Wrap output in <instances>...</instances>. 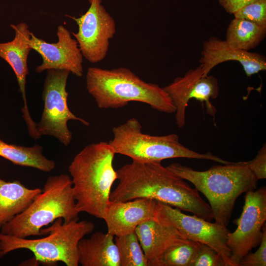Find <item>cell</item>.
Masks as SVG:
<instances>
[{
  "mask_svg": "<svg viewBox=\"0 0 266 266\" xmlns=\"http://www.w3.org/2000/svg\"><path fill=\"white\" fill-rule=\"evenodd\" d=\"M119 183L111 192V201L149 198L211 221L209 204L185 181L161 162L132 161L116 170Z\"/></svg>",
  "mask_w": 266,
  "mask_h": 266,
  "instance_id": "1",
  "label": "cell"
},
{
  "mask_svg": "<svg viewBox=\"0 0 266 266\" xmlns=\"http://www.w3.org/2000/svg\"><path fill=\"white\" fill-rule=\"evenodd\" d=\"M115 154L108 142L101 141L86 145L70 163L68 171L79 213L103 219L117 179L113 166Z\"/></svg>",
  "mask_w": 266,
  "mask_h": 266,
  "instance_id": "2",
  "label": "cell"
},
{
  "mask_svg": "<svg viewBox=\"0 0 266 266\" xmlns=\"http://www.w3.org/2000/svg\"><path fill=\"white\" fill-rule=\"evenodd\" d=\"M167 167L192 183L207 199L215 222L226 227L237 198L243 193L255 190L258 181L250 170L248 161L230 162L205 171L196 170L177 163Z\"/></svg>",
  "mask_w": 266,
  "mask_h": 266,
  "instance_id": "3",
  "label": "cell"
},
{
  "mask_svg": "<svg viewBox=\"0 0 266 266\" xmlns=\"http://www.w3.org/2000/svg\"><path fill=\"white\" fill-rule=\"evenodd\" d=\"M86 84L99 108H119L131 101H138L163 113L175 112L163 88L144 81L128 68L109 69L90 67L86 75Z\"/></svg>",
  "mask_w": 266,
  "mask_h": 266,
  "instance_id": "4",
  "label": "cell"
},
{
  "mask_svg": "<svg viewBox=\"0 0 266 266\" xmlns=\"http://www.w3.org/2000/svg\"><path fill=\"white\" fill-rule=\"evenodd\" d=\"M79 214L71 177L66 174L50 176L31 204L0 233L21 238L41 236V230L57 219L69 222L79 220Z\"/></svg>",
  "mask_w": 266,
  "mask_h": 266,
  "instance_id": "5",
  "label": "cell"
},
{
  "mask_svg": "<svg viewBox=\"0 0 266 266\" xmlns=\"http://www.w3.org/2000/svg\"><path fill=\"white\" fill-rule=\"evenodd\" d=\"M95 225L87 220L64 222L56 220L41 230L45 236L37 239L18 237L0 233V258L19 249H27L34 255V261L48 265L61 262L66 266L79 265L78 243L94 230Z\"/></svg>",
  "mask_w": 266,
  "mask_h": 266,
  "instance_id": "6",
  "label": "cell"
},
{
  "mask_svg": "<svg viewBox=\"0 0 266 266\" xmlns=\"http://www.w3.org/2000/svg\"><path fill=\"white\" fill-rule=\"evenodd\" d=\"M137 119L132 118L112 129L113 138L108 143L115 154L131 158L139 162H161L178 158L207 160L226 164L227 161L211 153H200L180 143L176 133L162 136L151 135L141 131Z\"/></svg>",
  "mask_w": 266,
  "mask_h": 266,
  "instance_id": "7",
  "label": "cell"
},
{
  "mask_svg": "<svg viewBox=\"0 0 266 266\" xmlns=\"http://www.w3.org/2000/svg\"><path fill=\"white\" fill-rule=\"evenodd\" d=\"M47 71L42 95L44 108L40 120L36 123V129L41 136L54 137L67 146L72 139V132L67 127V122L78 121L86 126L90 123L74 115L68 106L66 85L70 72L59 69Z\"/></svg>",
  "mask_w": 266,
  "mask_h": 266,
  "instance_id": "8",
  "label": "cell"
},
{
  "mask_svg": "<svg viewBox=\"0 0 266 266\" xmlns=\"http://www.w3.org/2000/svg\"><path fill=\"white\" fill-rule=\"evenodd\" d=\"M240 217L234 220L235 230L228 235L232 266H239L242 258L260 243L266 221V187L245 193Z\"/></svg>",
  "mask_w": 266,
  "mask_h": 266,
  "instance_id": "9",
  "label": "cell"
},
{
  "mask_svg": "<svg viewBox=\"0 0 266 266\" xmlns=\"http://www.w3.org/2000/svg\"><path fill=\"white\" fill-rule=\"evenodd\" d=\"M90 7L79 17L68 16L77 24V33H71L84 58L97 63L106 56L109 41L116 33L114 18L101 4V0H88Z\"/></svg>",
  "mask_w": 266,
  "mask_h": 266,
  "instance_id": "10",
  "label": "cell"
},
{
  "mask_svg": "<svg viewBox=\"0 0 266 266\" xmlns=\"http://www.w3.org/2000/svg\"><path fill=\"white\" fill-rule=\"evenodd\" d=\"M163 88L175 108V119L178 128L185 125L186 110L192 99L204 103L207 113L215 117L217 110L210 99H215L219 95L218 80L212 75L203 76L200 66L188 70L184 76L176 77Z\"/></svg>",
  "mask_w": 266,
  "mask_h": 266,
  "instance_id": "11",
  "label": "cell"
},
{
  "mask_svg": "<svg viewBox=\"0 0 266 266\" xmlns=\"http://www.w3.org/2000/svg\"><path fill=\"white\" fill-rule=\"evenodd\" d=\"M159 211L186 238L207 245L219 253L227 266L230 262L231 251L227 244L226 226L211 223L196 215H188L181 210L157 201Z\"/></svg>",
  "mask_w": 266,
  "mask_h": 266,
  "instance_id": "12",
  "label": "cell"
},
{
  "mask_svg": "<svg viewBox=\"0 0 266 266\" xmlns=\"http://www.w3.org/2000/svg\"><path fill=\"white\" fill-rule=\"evenodd\" d=\"M58 41L48 43L31 32L29 47L39 53L42 63L35 68L37 73L49 69L67 70L77 77L83 74V56L75 38L63 25L57 28Z\"/></svg>",
  "mask_w": 266,
  "mask_h": 266,
  "instance_id": "13",
  "label": "cell"
},
{
  "mask_svg": "<svg viewBox=\"0 0 266 266\" xmlns=\"http://www.w3.org/2000/svg\"><path fill=\"white\" fill-rule=\"evenodd\" d=\"M15 32V37L11 41L0 43V57L6 61L13 70L24 102L22 108L23 118L26 124L29 135L33 139L39 136L36 123L32 118L28 108L26 94V78L29 74L27 60L32 49L29 41L31 32L27 23L21 22L10 25Z\"/></svg>",
  "mask_w": 266,
  "mask_h": 266,
  "instance_id": "14",
  "label": "cell"
},
{
  "mask_svg": "<svg viewBox=\"0 0 266 266\" xmlns=\"http://www.w3.org/2000/svg\"><path fill=\"white\" fill-rule=\"evenodd\" d=\"M157 205L156 200L149 198L110 201L103 218L107 233L118 237L135 232L139 225L155 216Z\"/></svg>",
  "mask_w": 266,
  "mask_h": 266,
  "instance_id": "15",
  "label": "cell"
},
{
  "mask_svg": "<svg viewBox=\"0 0 266 266\" xmlns=\"http://www.w3.org/2000/svg\"><path fill=\"white\" fill-rule=\"evenodd\" d=\"M229 61L238 62L247 77L266 69V59L261 54L236 48L215 37L204 41L200 60L203 76L217 65Z\"/></svg>",
  "mask_w": 266,
  "mask_h": 266,
  "instance_id": "16",
  "label": "cell"
},
{
  "mask_svg": "<svg viewBox=\"0 0 266 266\" xmlns=\"http://www.w3.org/2000/svg\"><path fill=\"white\" fill-rule=\"evenodd\" d=\"M135 233L148 265L171 245L187 239L159 211L157 206L155 216L139 225Z\"/></svg>",
  "mask_w": 266,
  "mask_h": 266,
  "instance_id": "17",
  "label": "cell"
},
{
  "mask_svg": "<svg viewBox=\"0 0 266 266\" xmlns=\"http://www.w3.org/2000/svg\"><path fill=\"white\" fill-rule=\"evenodd\" d=\"M79 264L82 266H121L117 246L110 233L97 232L78 243Z\"/></svg>",
  "mask_w": 266,
  "mask_h": 266,
  "instance_id": "18",
  "label": "cell"
},
{
  "mask_svg": "<svg viewBox=\"0 0 266 266\" xmlns=\"http://www.w3.org/2000/svg\"><path fill=\"white\" fill-rule=\"evenodd\" d=\"M41 191L29 188L19 180L7 181L0 177V229L24 211Z\"/></svg>",
  "mask_w": 266,
  "mask_h": 266,
  "instance_id": "19",
  "label": "cell"
},
{
  "mask_svg": "<svg viewBox=\"0 0 266 266\" xmlns=\"http://www.w3.org/2000/svg\"><path fill=\"white\" fill-rule=\"evenodd\" d=\"M43 151L42 146L38 144L25 147L8 144L0 139V157L15 165L49 172L55 169L56 164L43 154Z\"/></svg>",
  "mask_w": 266,
  "mask_h": 266,
  "instance_id": "20",
  "label": "cell"
},
{
  "mask_svg": "<svg viewBox=\"0 0 266 266\" xmlns=\"http://www.w3.org/2000/svg\"><path fill=\"white\" fill-rule=\"evenodd\" d=\"M266 35V25L234 18L229 24L226 40L233 46L249 51L258 46Z\"/></svg>",
  "mask_w": 266,
  "mask_h": 266,
  "instance_id": "21",
  "label": "cell"
},
{
  "mask_svg": "<svg viewBox=\"0 0 266 266\" xmlns=\"http://www.w3.org/2000/svg\"><path fill=\"white\" fill-rule=\"evenodd\" d=\"M201 243L186 239L166 248L148 266H192Z\"/></svg>",
  "mask_w": 266,
  "mask_h": 266,
  "instance_id": "22",
  "label": "cell"
},
{
  "mask_svg": "<svg viewBox=\"0 0 266 266\" xmlns=\"http://www.w3.org/2000/svg\"><path fill=\"white\" fill-rule=\"evenodd\" d=\"M121 266H148V261L135 232L115 237Z\"/></svg>",
  "mask_w": 266,
  "mask_h": 266,
  "instance_id": "23",
  "label": "cell"
},
{
  "mask_svg": "<svg viewBox=\"0 0 266 266\" xmlns=\"http://www.w3.org/2000/svg\"><path fill=\"white\" fill-rule=\"evenodd\" d=\"M233 14L236 18L266 25V0H256L239 9Z\"/></svg>",
  "mask_w": 266,
  "mask_h": 266,
  "instance_id": "24",
  "label": "cell"
},
{
  "mask_svg": "<svg viewBox=\"0 0 266 266\" xmlns=\"http://www.w3.org/2000/svg\"><path fill=\"white\" fill-rule=\"evenodd\" d=\"M192 266H227V265L215 249L201 243Z\"/></svg>",
  "mask_w": 266,
  "mask_h": 266,
  "instance_id": "25",
  "label": "cell"
},
{
  "mask_svg": "<svg viewBox=\"0 0 266 266\" xmlns=\"http://www.w3.org/2000/svg\"><path fill=\"white\" fill-rule=\"evenodd\" d=\"M263 236L257 250L254 253L249 252L239 263V266H266V224L263 227Z\"/></svg>",
  "mask_w": 266,
  "mask_h": 266,
  "instance_id": "26",
  "label": "cell"
},
{
  "mask_svg": "<svg viewBox=\"0 0 266 266\" xmlns=\"http://www.w3.org/2000/svg\"><path fill=\"white\" fill-rule=\"evenodd\" d=\"M248 166L257 179L266 178V145L264 144L258 151L256 156L250 161H248Z\"/></svg>",
  "mask_w": 266,
  "mask_h": 266,
  "instance_id": "27",
  "label": "cell"
},
{
  "mask_svg": "<svg viewBox=\"0 0 266 266\" xmlns=\"http://www.w3.org/2000/svg\"><path fill=\"white\" fill-rule=\"evenodd\" d=\"M220 4L225 11L233 14L246 5L256 0H218Z\"/></svg>",
  "mask_w": 266,
  "mask_h": 266,
  "instance_id": "28",
  "label": "cell"
}]
</instances>
